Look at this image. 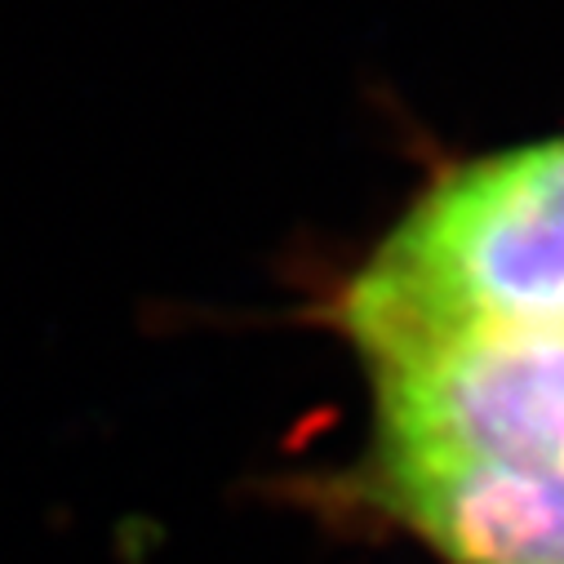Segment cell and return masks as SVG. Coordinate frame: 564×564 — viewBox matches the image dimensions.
<instances>
[{
	"label": "cell",
	"mask_w": 564,
	"mask_h": 564,
	"mask_svg": "<svg viewBox=\"0 0 564 564\" xmlns=\"http://www.w3.org/2000/svg\"><path fill=\"white\" fill-rule=\"evenodd\" d=\"M329 307L347 343L413 325L564 338V133L436 174Z\"/></svg>",
	"instance_id": "1"
},
{
	"label": "cell",
	"mask_w": 564,
	"mask_h": 564,
	"mask_svg": "<svg viewBox=\"0 0 564 564\" xmlns=\"http://www.w3.org/2000/svg\"><path fill=\"white\" fill-rule=\"evenodd\" d=\"M338 489L441 564H564V463L365 449Z\"/></svg>",
	"instance_id": "3"
},
{
	"label": "cell",
	"mask_w": 564,
	"mask_h": 564,
	"mask_svg": "<svg viewBox=\"0 0 564 564\" xmlns=\"http://www.w3.org/2000/svg\"><path fill=\"white\" fill-rule=\"evenodd\" d=\"M351 347L373 395L369 454L564 463V338L413 325Z\"/></svg>",
	"instance_id": "2"
}]
</instances>
